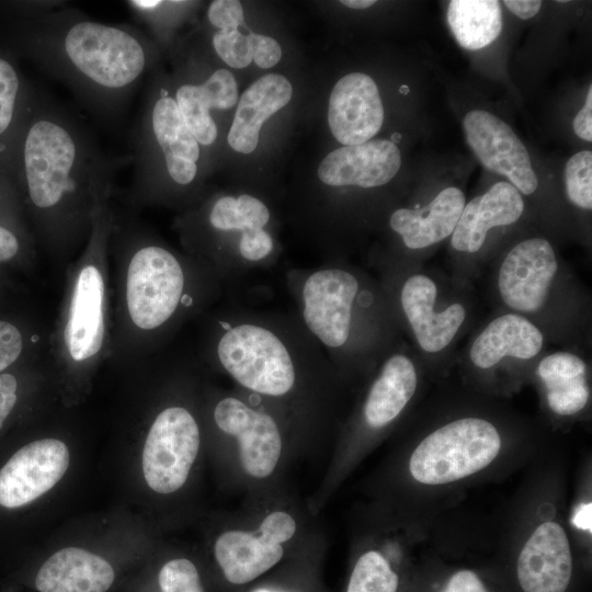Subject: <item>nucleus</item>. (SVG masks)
Segmentation results:
<instances>
[{"label":"nucleus","instance_id":"nucleus-26","mask_svg":"<svg viewBox=\"0 0 592 592\" xmlns=\"http://www.w3.org/2000/svg\"><path fill=\"white\" fill-rule=\"evenodd\" d=\"M549 409L561 417L582 411L590 400L588 365L571 351H555L543 356L536 367Z\"/></svg>","mask_w":592,"mask_h":592},{"label":"nucleus","instance_id":"nucleus-5","mask_svg":"<svg viewBox=\"0 0 592 592\" xmlns=\"http://www.w3.org/2000/svg\"><path fill=\"white\" fill-rule=\"evenodd\" d=\"M493 423L478 417L453 420L426 435L412 452L409 470L423 485H444L489 466L501 449Z\"/></svg>","mask_w":592,"mask_h":592},{"label":"nucleus","instance_id":"nucleus-40","mask_svg":"<svg viewBox=\"0 0 592 592\" xmlns=\"http://www.w3.org/2000/svg\"><path fill=\"white\" fill-rule=\"evenodd\" d=\"M442 592H487L479 577L470 570L454 573Z\"/></svg>","mask_w":592,"mask_h":592},{"label":"nucleus","instance_id":"nucleus-2","mask_svg":"<svg viewBox=\"0 0 592 592\" xmlns=\"http://www.w3.org/2000/svg\"><path fill=\"white\" fill-rule=\"evenodd\" d=\"M213 330L215 363L259 397H307L339 376L294 312L232 304L214 319Z\"/></svg>","mask_w":592,"mask_h":592},{"label":"nucleus","instance_id":"nucleus-10","mask_svg":"<svg viewBox=\"0 0 592 592\" xmlns=\"http://www.w3.org/2000/svg\"><path fill=\"white\" fill-rule=\"evenodd\" d=\"M560 272L551 243L544 238H528L516 243L501 261L497 289L511 312L526 318L546 308Z\"/></svg>","mask_w":592,"mask_h":592},{"label":"nucleus","instance_id":"nucleus-24","mask_svg":"<svg viewBox=\"0 0 592 592\" xmlns=\"http://www.w3.org/2000/svg\"><path fill=\"white\" fill-rule=\"evenodd\" d=\"M113 567L102 557L77 547L53 554L38 569V592H106L113 584Z\"/></svg>","mask_w":592,"mask_h":592},{"label":"nucleus","instance_id":"nucleus-20","mask_svg":"<svg viewBox=\"0 0 592 592\" xmlns=\"http://www.w3.org/2000/svg\"><path fill=\"white\" fill-rule=\"evenodd\" d=\"M524 206L523 197L511 183L501 181L493 184L486 193L465 204L452 234L453 249L465 253L479 251L489 230L517 221Z\"/></svg>","mask_w":592,"mask_h":592},{"label":"nucleus","instance_id":"nucleus-45","mask_svg":"<svg viewBox=\"0 0 592 592\" xmlns=\"http://www.w3.org/2000/svg\"><path fill=\"white\" fill-rule=\"evenodd\" d=\"M345 7L352 8V9H366L368 7H372L375 4L376 1L374 0H342L340 1Z\"/></svg>","mask_w":592,"mask_h":592},{"label":"nucleus","instance_id":"nucleus-33","mask_svg":"<svg viewBox=\"0 0 592 592\" xmlns=\"http://www.w3.org/2000/svg\"><path fill=\"white\" fill-rule=\"evenodd\" d=\"M197 86L209 109L229 110L238 102L237 81L227 69L215 70L204 83Z\"/></svg>","mask_w":592,"mask_h":592},{"label":"nucleus","instance_id":"nucleus-35","mask_svg":"<svg viewBox=\"0 0 592 592\" xmlns=\"http://www.w3.org/2000/svg\"><path fill=\"white\" fill-rule=\"evenodd\" d=\"M208 22L217 30H238L244 22L243 9L237 0H215L207 10Z\"/></svg>","mask_w":592,"mask_h":592},{"label":"nucleus","instance_id":"nucleus-46","mask_svg":"<svg viewBox=\"0 0 592 592\" xmlns=\"http://www.w3.org/2000/svg\"><path fill=\"white\" fill-rule=\"evenodd\" d=\"M399 140H400V135L399 134H394L390 141L396 145Z\"/></svg>","mask_w":592,"mask_h":592},{"label":"nucleus","instance_id":"nucleus-41","mask_svg":"<svg viewBox=\"0 0 592 592\" xmlns=\"http://www.w3.org/2000/svg\"><path fill=\"white\" fill-rule=\"evenodd\" d=\"M573 130L580 138L591 141L592 140V87H589L584 106L576 115L573 123Z\"/></svg>","mask_w":592,"mask_h":592},{"label":"nucleus","instance_id":"nucleus-37","mask_svg":"<svg viewBox=\"0 0 592 592\" xmlns=\"http://www.w3.org/2000/svg\"><path fill=\"white\" fill-rule=\"evenodd\" d=\"M252 60L263 69L275 66L282 57V48L276 39L257 33H249Z\"/></svg>","mask_w":592,"mask_h":592},{"label":"nucleus","instance_id":"nucleus-28","mask_svg":"<svg viewBox=\"0 0 592 592\" xmlns=\"http://www.w3.org/2000/svg\"><path fill=\"white\" fill-rule=\"evenodd\" d=\"M174 99L185 125L196 141L203 146L214 144L217 138V126L210 115V109L201 96L197 84L180 86Z\"/></svg>","mask_w":592,"mask_h":592},{"label":"nucleus","instance_id":"nucleus-8","mask_svg":"<svg viewBox=\"0 0 592 592\" xmlns=\"http://www.w3.org/2000/svg\"><path fill=\"white\" fill-rule=\"evenodd\" d=\"M270 223L269 206L251 194L215 200L207 212V224L216 235L231 236L220 275L223 284L235 286L250 274L270 269L276 257Z\"/></svg>","mask_w":592,"mask_h":592},{"label":"nucleus","instance_id":"nucleus-1","mask_svg":"<svg viewBox=\"0 0 592 592\" xmlns=\"http://www.w3.org/2000/svg\"><path fill=\"white\" fill-rule=\"evenodd\" d=\"M286 284L295 316L339 376L375 369L396 344L387 293L362 269L340 261L293 269Z\"/></svg>","mask_w":592,"mask_h":592},{"label":"nucleus","instance_id":"nucleus-3","mask_svg":"<svg viewBox=\"0 0 592 592\" xmlns=\"http://www.w3.org/2000/svg\"><path fill=\"white\" fill-rule=\"evenodd\" d=\"M45 38L47 68L98 102L125 96L147 67V49L128 27L50 13Z\"/></svg>","mask_w":592,"mask_h":592},{"label":"nucleus","instance_id":"nucleus-11","mask_svg":"<svg viewBox=\"0 0 592 592\" xmlns=\"http://www.w3.org/2000/svg\"><path fill=\"white\" fill-rule=\"evenodd\" d=\"M213 419L219 431L238 441L242 467L250 476L265 478L273 473L282 452V434L272 413L231 395L215 403Z\"/></svg>","mask_w":592,"mask_h":592},{"label":"nucleus","instance_id":"nucleus-34","mask_svg":"<svg viewBox=\"0 0 592 592\" xmlns=\"http://www.w3.org/2000/svg\"><path fill=\"white\" fill-rule=\"evenodd\" d=\"M19 88L20 81L13 66L0 58V135L12 122Z\"/></svg>","mask_w":592,"mask_h":592},{"label":"nucleus","instance_id":"nucleus-36","mask_svg":"<svg viewBox=\"0 0 592 592\" xmlns=\"http://www.w3.org/2000/svg\"><path fill=\"white\" fill-rule=\"evenodd\" d=\"M22 348L20 330L14 325L0 320V373L19 358Z\"/></svg>","mask_w":592,"mask_h":592},{"label":"nucleus","instance_id":"nucleus-25","mask_svg":"<svg viewBox=\"0 0 592 592\" xmlns=\"http://www.w3.org/2000/svg\"><path fill=\"white\" fill-rule=\"evenodd\" d=\"M215 557L234 584L248 583L270 570L283 557L282 544L266 532L227 531L215 543Z\"/></svg>","mask_w":592,"mask_h":592},{"label":"nucleus","instance_id":"nucleus-6","mask_svg":"<svg viewBox=\"0 0 592 592\" xmlns=\"http://www.w3.org/2000/svg\"><path fill=\"white\" fill-rule=\"evenodd\" d=\"M380 280L397 323L403 321L420 349L429 356L445 352L464 328L468 309L463 301H452L440 307V289L429 274H403L396 269H383Z\"/></svg>","mask_w":592,"mask_h":592},{"label":"nucleus","instance_id":"nucleus-30","mask_svg":"<svg viewBox=\"0 0 592 592\" xmlns=\"http://www.w3.org/2000/svg\"><path fill=\"white\" fill-rule=\"evenodd\" d=\"M568 200L579 208H592V152L583 150L574 153L565 168Z\"/></svg>","mask_w":592,"mask_h":592},{"label":"nucleus","instance_id":"nucleus-16","mask_svg":"<svg viewBox=\"0 0 592 592\" xmlns=\"http://www.w3.org/2000/svg\"><path fill=\"white\" fill-rule=\"evenodd\" d=\"M516 571L524 592H565L572 574L565 530L551 521L540 524L523 546Z\"/></svg>","mask_w":592,"mask_h":592},{"label":"nucleus","instance_id":"nucleus-38","mask_svg":"<svg viewBox=\"0 0 592 592\" xmlns=\"http://www.w3.org/2000/svg\"><path fill=\"white\" fill-rule=\"evenodd\" d=\"M260 528L282 544L293 537L296 530V523L293 516L287 512L274 511L264 517Z\"/></svg>","mask_w":592,"mask_h":592},{"label":"nucleus","instance_id":"nucleus-4","mask_svg":"<svg viewBox=\"0 0 592 592\" xmlns=\"http://www.w3.org/2000/svg\"><path fill=\"white\" fill-rule=\"evenodd\" d=\"M22 153L30 200L43 210L61 206L81 186L101 183L111 172L83 130L50 107L30 125Z\"/></svg>","mask_w":592,"mask_h":592},{"label":"nucleus","instance_id":"nucleus-13","mask_svg":"<svg viewBox=\"0 0 592 592\" xmlns=\"http://www.w3.org/2000/svg\"><path fill=\"white\" fill-rule=\"evenodd\" d=\"M68 465V447L59 440L23 446L0 469V505L13 509L34 501L61 479Z\"/></svg>","mask_w":592,"mask_h":592},{"label":"nucleus","instance_id":"nucleus-27","mask_svg":"<svg viewBox=\"0 0 592 592\" xmlns=\"http://www.w3.org/2000/svg\"><path fill=\"white\" fill-rule=\"evenodd\" d=\"M447 23L463 48H483L502 30L500 3L497 0H452L447 8Z\"/></svg>","mask_w":592,"mask_h":592},{"label":"nucleus","instance_id":"nucleus-29","mask_svg":"<svg viewBox=\"0 0 592 592\" xmlns=\"http://www.w3.org/2000/svg\"><path fill=\"white\" fill-rule=\"evenodd\" d=\"M397 588L398 577L388 561L371 550L356 561L346 592H396Z\"/></svg>","mask_w":592,"mask_h":592},{"label":"nucleus","instance_id":"nucleus-22","mask_svg":"<svg viewBox=\"0 0 592 592\" xmlns=\"http://www.w3.org/2000/svg\"><path fill=\"white\" fill-rule=\"evenodd\" d=\"M465 206L462 190H442L426 206L398 208L389 218V227L409 250H421L452 236Z\"/></svg>","mask_w":592,"mask_h":592},{"label":"nucleus","instance_id":"nucleus-12","mask_svg":"<svg viewBox=\"0 0 592 592\" xmlns=\"http://www.w3.org/2000/svg\"><path fill=\"white\" fill-rule=\"evenodd\" d=\"M466 139L479 161L488 170L505 177L521 193L537 189L526 147L502 119L483 110H474L463 121Z\"/></svg>","mask_w":592,"mask_h":592},{"label":"nucleus","instance_id":"nucleus-39","mask_svg":"<svg viewBox=\"0 0 592 592\" xmlns=\"http://www.w3.org/2000/svg\"><path fill=\"white\" fill-rule=\"evenodd\" d=\"M18 383L13 375H0V429L16 402Z\"/></svg>","mask_w":592,"mask_h":592},{"label":"nucleus","instance_id":"nucleus-23","mask_svg":"<svg viewBox=\"0 0 592 592\" xmlns=\"http://www.w3.org/2000/svg\"><path fill=\"white\" fill-rule=\"evenodd\" d=\"M292 83L282 75L269 73L255 80L238 100L227 141L240 153H251L259 143L263 123L288 104Z\"/></svg>","mask_w":592,"mask_h":592},{"label":"nucleus","instance_id":"nucleus-47","mask_svg":"<svg viewBox=\"0 0 592 592\" xmlns=\"http://www.w3.org/2000/svg\"><path fill=\"white\" fill-rule=\"evenodd\" d=\"M253 592H271V591H269V590H266V589H259V590H255V591H253Z\"/></svg>","mask_w":592,"mask_h":592},{"label":"nucleus","instance_id":"nucleus-17","mask_svg":"<svg viewBox=\"0 0 592 592\" xmlns=\"http://www.w3.org/2000/svg\"><path fill=\"white\" fill-rule=\"evenodd\" d=\"M362 406L367 428L378 430L392 423L415 394L419 373L413 357L395 344L379 361Z\"/></svg>","mask_w":592,"mask_h":592},{"label":"nucleus","instance_id":"nucleus-32","mask_svg":"<svg viewBox=\"0 0 592 592\" xmlns=\"http://www.w3.org/2000/svg\"><path fill=\"white\" fill-rule=\"evenodd\" d=\"M213 46L220 59L232 68H244L252 61V47L249 35L239 30L216 31Z\"/></svg>","mask_w":592,"mask_h":592},{"label":"nucleus","instance_id":"nucleus-31","mask_svg":"<svg viewBox=\"0 0 592 592\" xmlns=\"http://www.w3.org/2000/svg\"><path fill=\"white\" fill-rule=\"evenodd\" d=\"M158 582L161 592H204L196 567L184 558L166 562Z\"/></svg>","mask_w":592,"mask_h":592},{"label":"nucleus","instance_id":"nucleus-7","mask_svg":"<svg viewBox=\"0 0 592 592\" xmlns=\"http://www.w3.org/2000/svg\"><path fill=\"white\" fill-rule=\"evenodd\" d=\"M126 300L132 321L143 330L159 329L181 309L195 304L182 262L156 244L143 247L133 255L127 271Z\"/></svg>","mask_w":592,"mask_h":592},{"label":"nucleus","instance_id":"nucleus-15","mask_svg":"<svg viewBox=\"0 0 592 592\" xmlns=\"http://www.w3.org/2000/svg\"><path fill=\"white\" fill-rule=\"evenodd\" d=\"M401 166L397 145L387 139L343 146L328 153L318 167L319 180L333 187L372 189L387 184Z\"/></svg>","mask_w":592,"mask_h":592},{"label":"nucleus","instance_id":"nucleus-14","mask_svg":"<svg viewBox=\"0 0 592 592\" xmlns=\"http://www.w3.org/2000/svg\"><path fill=\"white\" fill-rule=\"evenodd\" d=\"M384 122V106L375 81L362 72L342 77L333 87L328 123L334 138L344 146L368 141Z\"/></svg>","mask_w":592,"mask_h":592},{"label":"nucleus","instance_id":"nucleus-18","mask_svg":"<svg viewBox=\"0 0 592 592\" xmlns=\"http://www.w3.org/2000/svg\"><path fill=\"white\" fill-rule=\"evenodd\" d=\"M545 335L531 319L506 312L491 319L468 346L470 364L481 371L497 367L505 360L527 362L538 357Z\"/></svg>","mask_w":592,"mask_h":592},{"label":"nucleus","instance_id":"nucleus-9","mask_svg":"<svg viewBox=\"0 0 592 592\" xmlns=\"http://www.w3.org/2000/svg\"><path fill=\"white\" fill-rule=\"evenodd\" d=\"M200 448V429L184 407L163 409L150 426L143 451L147 485L158 493H171L187 479Z\"/></svg>","mask_w":592,"mask_h":592},{"label":"nucleus","instance_id":"nucleus-42","mask_svg":"<svg viewBox=\"0 0 592 592\" xmlns=\"http://www.w3.org/2000/svg\"><path fill=\"white\" fill-rule=\"evenodd\" d=\"M503 3L513 14L523 20L534 16L542 7L539 0H505Z\"/></svg>","mask_w":592,"mask_h":592},{"label":"nucleus","instance_id":"nucleus-43","mask_svg":"<svg viewBox=\"0 0 592 592\" xmlns=\"http://www.w3.org/2000/svg\"><path fill=\"white\" fill-rule=\"evenodd\" d=\"M18 251V238L11 230L0 225V261L12 259Z\"/></svg>","mask_w":592,"mask_h":592},{"label":"nucleus","instance_id":"nucleus-44","mask_svg":"<svg viewBox=\"0 0 592 592\" xmlns=\"http://www.w3.org/2000/svg\"><path fill=\"white\" fill-rule=\"evenodd\" d=\"M573 523L577 527L591 532V503L582 504L578 508Z\"/></svg>","mask_w":592,"mask_h":592},{"label":"nucleus","instance_id":"nucleus-19","mask_svg":"<svg viewBox=\"0 0 592 592\" xmlns=\"http://www.w3.org/2000/svg\"><path fill=\"white\" fill-rule=\"evenodd\" d=\"M149 128L171 181L180 186L191 184L197 175L200 144L185 125L175 99L164 89L151 105Z\"/></svg>","mask_w":592,"mask_h":592},{"label":"nucleus","instance_id":"nucleus-21","mask_svg":"<svg viewBox=\"0 0 592 592\" xmlns=\"http://www.w3.org/2000/svg\"><path fill=\"white\" fill-rule=\"evenodd\" d=\"M104 284L96 266H83L76 280L65 342L72 360L82 362L94 356L102 346Z\"/></svg>","mask_w":592,"mask_h":592}]
</instances>
